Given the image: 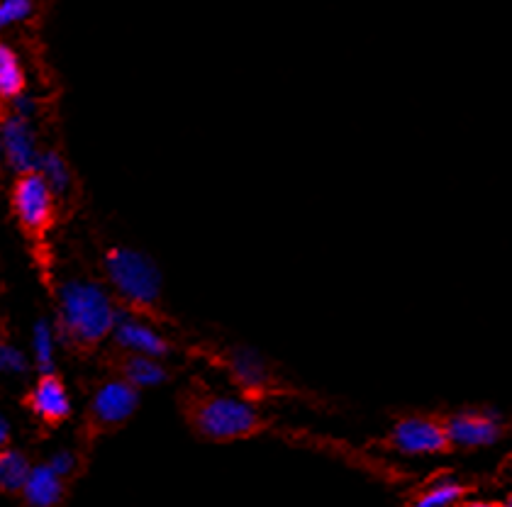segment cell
Instances as JSON below:
<instances>
[{
  "mask_svg": "<svg viewBox=\"0 0 512 507\" xmlns=\"http://www.w3.org/2000/svg\"><path fill=\"white\" fill-rule=\"evenodd\" d=\"M122 305L118 303L108 283L96 278L74 276L66 278L57 288V325L59 342L69 349L91 351L105 339L113 337Z\"/></svg>",
  "mask_w": 512,
  "mask_h": 507,
  "instance_id": "1",
  "label": "cell"
},
{
  "mask_svg": "<svg viewBox=\"0 0 512 507\" xmlns=\"http://www.w3.org/2000/svg\"><path fill=\"white\" fill-rule=\"evenodd\" d=\"M100 269L108 288L122 308L144 315L161 303L164 295V273L147 252L125 244L105 249Z\"/></svg>",
  "mask_w": 512,
  "mask_h": 507,
  "instance_id": "2",
  "label": "cell"
},
{
  "mask_svg": "<svg viewBox=\"0 0 512 507\" xmlns=\"http://www.w3.org/2000/svg\"><path fill=\"white\" fill-rule=\"evenodd\" d=\"M193 432L205 442L227 444L264 432L266 417L252 400L230 393H200L186 408Z\"/></svg>",
  "mask_w": 512,
  "mask_h": 507,
  "instance_id": "3",
  "label": "cell"
},
{
  "mask_svg": "<svg viewBox=\"0 0 512 507\" xmlns=\"http://www.w3.org/2000/svg\"><path fill=\"white\" fill-rule=\"evenodd\" d=\"M57 200V195L37 171L15 176L13 188H10V210L25 237L42 239L52 230L54 217H57Z\"/></svg>",
  "mask_w": 512,
  "mask_h": 507,
  "instance_id": "4",
  "label": "cell"
},
{
  "mask_svg": "<svg viewBox=\"0 0 512 507\" xmlns=\"http://www.w3.org/2000/svg\"><path fill=\"white\" fill-rule=\"evenodd\" d=\"M383 447L403 456H437L454 449L444 420L427 415H408L395 420L391 432L383 439Z\"/></svg>",
  "mask_w": 512,
  "mask_h": 507,
  "instance_id": "5",
  "label": "cell"
},
{
  "mask_svg": "<svg viewBox=\"0 0 512 507\" xmlns=\"http://www.w3.org/2000/svg\"><path fill=\"white\" fill-rule=\"evenodd\" d=\"M139 393L142 390L130 386L120 376L103 381L88 400V422L100 432L127 425L139 408Z\"/></svg>",
  "mask_w": 512,
  "mask_h": 507,
  "instance_id": "6",
  "label": "cell"
},
{
  "mask_svg": "<svg viewBox=\"0 0 512 507\" xmlns=\"http://www.w3.org/2000/svg\"><path fill=\"white\" fill-rule=\"evenodd\" d=\"M449 442L456 449L495 447L505 437V422L495 410H459L444 420Z\"/></svg>",
  "mask_w": 512,
  "mask_h": 507,
  "instance_id": "7",
  "label": "cell"
},
{
  "mask_svg": "<svg viewBox=\"0 0 512 507\" xmlns=\"http://www.w3.org/2000/svg\"><path fill=\"white\" fill-rule=\"evenodd\" d=\"M110 339L122 354L152 356V359H166L174 354V344L164 332H159L144 315L127 308L120 310L118 325Z\"/></svg>",
  "mask_w": 512,
  "mask_h": 507,
  "instance_id": "8",
  "label": "cell"
},
{
  "mask_svg": "<svg viewBox=\"0 0 512 507\" xmlns=\"http://www.w3.org/2000/svg\"><path fill=\"white\" fill-rule=\"evenodd\" d=\"M0 149H3L5 166L15 176H25L37 171L42 149L37 142V132L32 120L8 113L0 122Z\"/></svg>",
  "mask_w": 512,
  "mask_h": 507,
  "instance_id": "9",
  "label": "cell"
},
{
  "mask_svg": "<svg viewBox=\"0 0 512 507\" xmlns=\"http://www.w3.org/2000/svg\"><path fill=\"white\" fill-rule=\"evenodd\" d=\"M25 408L47 427H59L71 417V395L57 373H40L35 386L27 390Z\"/></svg>",
  "mask_w": 512,
  "mask_h": 507,
  "instance_id": "10",
  "label": "cell"
},
{
  "mask_svg": "<svg viewBox=\"0 0 512 507\" xmlns=\"http://www.w3.org/2000/svg\"><path fill=\"white\" fill-rule=\"evenodd\" d=\"M22 507H64L66 481L47 461L35 464L25 490L20 493Z\"/></svg>",
  "mask_w": 512,
  "mask_h": 507,
  "instance_id": "11",
  "label": "cell"
},
{
  "mask_svg": "<svg viewBox=\"0 0 512 507\" xmlns=\"http://www.w3.org/2000/svg\"><path fill=\"white\" fill-rule=\"evenodd\" d=\"M227 369H230L232 378L237 381V386L244 390H264L271 386V371L266 366V361L261 359V354H256L254 349L237 347L227 354Z\"/></svg>",
  "mask_w": 512,
  "mask_h": 507,
  "instance_id": "12",
  "label": "cell"
},
{
  "mask_svg": "<svg viewBox=\"0 0 512 507\" xmlns=\"http://www.w3.org/2000/svg\"><path fill=\"white\" fill-rule=\"evenodd\" d=\"M118 376L125 378L130 386L137 390L159 388L171 378L169 369L164 366V359H152V356L139 354H122L118 359Z\"/></svg>",
  "mask_w": 512,
  "mask_h": 507,
  "instance_id": "13",
  "label": "cell"
},
{
  "mask_svg": "<svg viewBox=\"0 0 512 507\" xmlns=\"http://www.w3.org/2000/svg\"><path fill=\"white\" fill-rule=\"evenodd\" d=\"M32 364H35L37 376L40 373H54L57 364V349H59V332L54 325V317H37L32 325Z\"/></svg>",
  "mask_w": 512,
  "mask_h": 507,
  "instance_id": "14",
  "label": "cell"
},
{
  "mask_svg": "<svg viewBox=\"0 0 512 507\" xmlns=\"http://www.w3.org/2000/svg\"><path fill=\"white\" fill-rule=\"evenodd\" d=\"M35 464L22 449L3 447L0 451V490L5 495H20L25 490Z\"/></svg>",
  "mask_w": 512,
  "mask_h": 507,
  "instance_id": "15",
  "label": "cell"
},
{
  "mask_svg": "<svg viewBox=\"0 0 512 507\" xmlns=\"http://www.w3.org/2000/svg\"><path fill=\"white\" fill-rule=\"evenodd\" d=\"M471 486H464V483L452 481V478H439L432 486L415 495L410 500L408 507H459L469 498Z\"/></svg>",
  "mask_w": 512,
  "mask_h": 507,
  "instance_id": "16",
  "label": "cell"
},
{
  "mask_svg": "<svg viewBox=\"0 0 512 507\" xmlns=\"http://www.w3.org/2000/svg\"><path fill=\"white\" fill-rule=\"evenodd\" d=\"M37 174L47 181V186L52 188L57 198L69 195L71 186H74V174H71L69 161H66V156L59 149H42L40 161H37Z\"/></svg>",
  "mask_w": 512,
  "mask_h": 507,
  "instance_id": "17",
  "label": "cell"
},
{
  "mask_svg": "<svg viewBox=\"0 0 512 507\" xmlns=\"http://www.w3.org/2000/svg\"><path fill=\"white\" fill-rule=\"evenodd\" d=\"M25 86L27 78L18 54H15V49H10L8 44H3V47H0V96H3L5 103H10V100L27 93Z\"/></svg>",
  "mask_w": 512,
  "mask_h": 507,
  "instance_id": "18",
  "label": "cell"
},
{
  "mask_svg": "<svg viewBox=\"0 0 512 507\" xmlns=\"http://www.w3.org/2000/svg\"><path fill=\"white\" fill-rule=\"evenodd\" d=\"M0 369L8 376H25L35 369V364H32V359H27V354L20 347L3 342L0 344Z\"/></svg>",
  "mask_w": 512,
  "mask_h": 507,
  "instance_id": "19",
  "label": "cell"
},
{
  "mask_svg": "<svg viewBox=\"0 0 512 507\" xmlns=\"http://www.w3.org/2000/svg\"><path fill=\"white\" fill-rule=\"evenodd\" d=\"M47 464L54 468V471L59 473L64 481H71V478L76 476V471H79V456H76V451L71 449H57L52 456L47 459Z\"/></svg>",
  "mask_w": 512,
  "mask_h": 507,
  "instance_id": "20",
  "label": "cell"
},
{
  "mask_svg": "<svg viewBox=\"0 0 512 507\" xmlns=\"http://www.w3.org/2000/svg\"><path fill=\"white\" fill-rule=\"evenodd\" d=\"M30 13H32L30 0H3V5H0V25L3 27L15 25V22L25 20Z\"/></svg>",
  "mask_w": 512,
  "mask_h": 507,
  "instance_id": "21",
  "label": "cell"
},
{
  "mask_svg": "<svg viewBox=\"0 0 512 507\" xmlns=\"http://www.w3.org/2000/svg\"><path fill=\"white\" fill-rule=\"evenodd\" d=\"M10 113L20 115V117H27V120H32L37 113H40V100L35 96H30V93H22L15 100H10Z\"/></svg>",
  "mask_w": 512,
  "mask_h": 507,
  "instance_id": "22",
  "label": "cell"
},
{
  "mask_svg": "<svg viewBox=\"0 0 512 507\" xmlns=\"http://www.w3.org/2000/svg\"><path fill=\"white\" fill-rule=\"evenodd\" d=\"M10 439H13V425H10L8 417H0V444L10 447Z\"/></svg>",
  "mask_w": 512,
  "mask_h": 507,
  "instance_id": "23",
  "label": "cell"
},
{
  "mask_svg": "<svg viewBox=\"0 0 512 507\" xmlns=\"http://www.w3.org/2000/svg\"><path fill=\"white\" fill-rule=\"evenodd\" d=\"M459 507H505V505L495 503V500H464Z\"/></svg>",
  "mask_w": 512,
  "mask_h": 507,
  "instance_id": "24",
  "label": "cell"
},
{
  "mask_svg": "<svg viewBox=\"0 0 512 507\" xmlns=\"http://www.w3.org/2000/svg\"><path fill=\"white\" fill-rule=\"evenodd\" d=\"M503 505H505V507H512V493L508 495V500H505V503H503Z\"/></svg>",
  "mask_w": 512,
  "mask_h": 507,
  "instance_id": "25",
  "label": "cell"
}]
</instances>
